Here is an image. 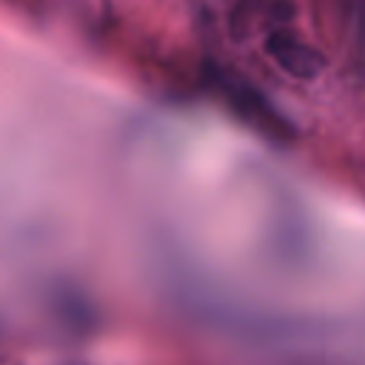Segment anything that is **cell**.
I'll return each instance as SVG.
<instances>
[{"label":"cell","mask_w":365,"mask_h":365,"mask_svg":"<svg viewBox=\"0 0 365 365\" xmlns=\"http://www.w3.org/2000/svg\"><path fill=\"white\" fill-rule=\"evenodd\" d=\"M265 51L277 60V66L282 71H288L291 77H299V80H314L325 68L322 54L288 31H271L265 40Z\"/></svg>","instance_id":"6da1fadb"},{"label":"cell","mask_w":365,"mask_h":365,"mask_svg":"<svg viewBox=\"0 0 365 365\" xmlns=\"http://www.w3.org/2000/svg\"><path fill=\"white\" fill-rule=\"evenodd\" d=\"M220 88L225 91V97L231 100V106L240 111V114H245L254 125H259V128H265L268 134H279V131H288L285 128V123L277 117V111L259 97V91L254 88V86H248V83H242L240 77H231V74H220Z\"/></svg>","instance_id":"7a4b0ae2"}]
</instances>
